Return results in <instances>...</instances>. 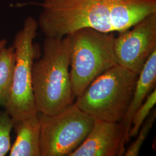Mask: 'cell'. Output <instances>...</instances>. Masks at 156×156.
Listing matches in <instances>:
<instances>
[{
	"label": "cell",
	"mask_w": 156,
	"mask_h": 156,
	"mask_svg": "<svg viewBox=\"0 0 156 156\" xmlns=\"http://www.w3.org/2000/svg\"><path fill=\"white\" fill-rule=\"evenodd\" d=\"M37 115L41 156H69L83 142L95 122L75 103L53 115Z\"/></svg>",
	"instance_id": "8992f818"
},
{
	"label": "cell",
	"mask_w": 156,
	"mask_h": 156,
	"mask_svg": "<svg viewBox=\"0 0 156 156\" xmlns=\"http://www.w3.org/2000/svg\"><path fill=\"white\" fill-rule=\"evenodd\" d=\"M156 118V109H154L151 116L146 119L144 124L140 128L138 133L136 135V138L132 145L129 146L127 151H125V156H137L140 154L141 147L145 140L147 138L148 134L155 122Z\"/></svg>",
	"instance_id": "5bb4252c"
},
{
	"label": "cell",
	"mask_w": 156,
	"mask_h": 156,
	"mask_svg": "<svg viewBox=\"0 0 156 156\" xmlns=\"http://www.w3.org/2000/svg\"><path fill=\"white\" fill-rule=\"evenodd\" d=\"M7 41L5 39H0V50L6 46Z\"/></svg>",
	"instance_id": "9a60e30c"
},
{
	"label": "cell",
	"mask_w": 156,
	"mask_h": 156,
	"mask_svg": "<svg viewBox=\"0 0 156 156\" xmlns=\"http://www.w3.org/2000/svg\"><path fill=\"white\" fill-rule=\"evenodd\" d=\"M72 51L70 75L73 93L76 98L95 79L117 65L113 33H102L90 28L70 34Z\"/></svg>",
	"instance_id": "277c9868"
},
{
	"label": "cell",
	"mask_w": 156,
	"mask_h": 156,
	"mask_svg": "<svg viewBox=\"0 0 156 156\" xmlns=\"http://www.w3.org/2000/svg\"><path fill=\"white\" fill-rule=\"evenodd\" d=\"M156 50V13L145 17L115 38L117 65L137 75Z\"/></svg>",
	"instance_id": "52a82bcc"
},
{
	"label": "cell",
	"mask_w": 156,
	"mask_h": 156,
	"mask_svg": "<svg viewBox=\"0 0 156 156\" xmlns=\"http://www.w3.org/2000/svg\"><path fill=\"white\" fill-rule=\"evenodd\" d=\"M126 144V131L122 123L95 120L83 142L69 156H123Z\"/></svg>",
	"instance_id": "ba28073f"
},
{
	"label": "cell",
	"mask_w": 156,
	"mask_h": 156,
	"mask_svg": "<svg viewBox=\"0 0 156 156\" xmlns=\"http://www.w3.org/2000/svg\"><path fill=\"white\" fill-rule=\"evenodd\" d=\"M156 104V90L154 88L147 97L143 104L136 111L132 119L131 127L128 134V138L135 137L146 118L151 113Z\"/></svg>",
	"instance_id": "7c38bea8"
},
{
	"label": "cell",
	"mask_w": 156,
	"mask_h": 156,
	"mask_svg": "<svg viewBox=\"0 0 156 156\" xmlns=\"http://www.w3.org/2000/svg\"><path fill=\"white\" fill-rule=\"evenodd\" d=\"M38 27V21L28 17L13 40L15 66L11 95L5 109L14 123L38 113L32 84V68L37 53L34 41Z\"/></svg>",
	"instance_id": "5b68a950"
},
{
	"label": "cell",
	"mask_w": 156,
	"mask_h": 156,
	"mask_svg": "<svg viewBox=\"0 0 156 156\" xmlns=\"http://www.w3.org/2000/svg\"><path fill=\"white\" fill-rule=\"evenodd\" d=\"M138 75L116 65L76 97L75 104L95 120L120 122L128 109Z\"/></svg>",
	"instance_id": "3957f363"
},
{
	"label": "cell",
	"mask_w": 156,
	"mask_h": 156,
	"mask_svg": "<svg viewBox=\"0 0 156 156\" xmlns=\"http://www.w3.org/2000/svg\"><path fill=\"white\" fill-rule=\"evenodd\" d=\"M37 20L46 38H62L80 29L121 33L156 13V0H43Z\"/></svg>",
	"instance_id": "6da1fadb"
},
{
	"label": "cell",
	"mask_w": 156,
	"mask_h": 156,
	"mask_svg": "<svg viewBox=\"0 0 156 156\" xmlns=\"http://www.w3.org/2000/svg\"><path fill=\"white\" fill-rule=\"evenodd\" d=\"M72 51L71 35L62 38H46L41 57L32 68L34 95L38 112L59 113L73 103L70 75Z\"/></svg>",
	"instance_id": "7a4b0ae2"
},
{
	"label": "cell",
	"mask_w": 156,
	"mask_h": 156,
	"mask_svg": "<svg viewBox=\"0 0 156 156\" xmlns=\"http://www.w3.org/2000/svg\"><path fill=\"white\" fill-rule=\"evenodd\" d=\"M156 50L147 60L138 75L131 101L123 119L120 122L125 128L126 144L129 140L128 134L131 127L134 113L151 93V90L156 87Z\"/></svg>",
	"instance_id": "9c48e42d"
},
{
	"label": "cell",
	"mask_w": 156,
	"mask_h": 156,
	"mask_svg": "<svg viewBox=\"0 0 156 156\" xmlns=\"http://www.w3.org/2000/svg\"><path fill=\"white\" fill-rule=\"evenodd\" d=\"M15 66V54L13 46L0 50V106L5 108L9 100Z\"/></svg>",
	"instance_id": "8fae6325"
},
{
	"label": "cell",
	"mask_w": 156,
	"mask_h": 156,
	"mask_svg": "<svg viewBox=\"0 0 156 156\" xmlns=\"http://www.w3.org/2000/svg\"><path fill=\"white\" fill-rule=\"evenodd\" d=\"M14 122L5 110L0 111V156H5L11 147V133Z\"/></svg>",
	"instance_id": "4fadbf2b"
},
{
	"label": "cell",
	"mask_w": 156,
	"mask_h": 156,
	"mask_svg": "<svg viewBox=\"0 0 156 156\" xmlns=\"http://www.w3.org/2000/svg\"><path fill=\"white\" fill-rule=\"evenodd\" d=\"M13 129L16 137L9 151V156H41V124L38 115L15 122Z\"/></svg>",
	"instance_id": "30bf717a"
}]
</instances>
